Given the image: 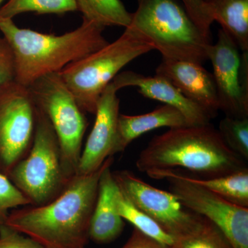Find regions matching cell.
Here are the masks:
<instances>
[{
	"mask_svg": "<svg viewBox=\"0 0 248 248\" xmlns=\"http://www.w3.org/2000/svg\"><path fill=\"white\" fill-rule=\"evenodd\" d=\"M190 125L184 115L175 108L161 106L148 113L140 115H119L117 153L125 148L143 134L163 127L181 128Z\"/></svg>",
	"mask_w": 248,
	"mask_h": 248,
	"instance_id": "obj_16",
	"label": "cell"
},
{
	"mask_svg": "<svg viewBox=\"0 0 248 248\" xmlns=\"http://www.w3.org/2000/svg\"><path fill=\"white\" fill-rule=\"evenodd\" d=\"M109 165L103 171L99 182L98 194L89 226V239L98 244H107L117 239L125 227L115 205L117 188Z\"/></svg>",
	"mask_w": 248,
	"mask_h": 248,
	"instance_id": "obj_15",
	"label": "cell"
},
{
	"mask_svg": "<svg viewBox=\"0 0 248 248\" xmlns=\"http://www.w3.org/2000/svg\"><path fill=\"white\" fill-rule=\"evenodd\" d=\"M184 9L201 31L209 38L210 37V27L213 20L205 6L204 0H181Z\"/></svg>",
	"mask_w": 248,
	"mask_h": 248,
	"instance_id": "obj_25",
	"label": "cell"
},
{
	"mask_svg": "<svg viewBox=\"0 0 248 248\" xmlns=\"http://www.w3.org/2000/svg\"></svg>",
	"mask_w": 248,
	"mask_h": 248,
	"instance_id": "obj_30",
	"label": "cell"
},
{
	"mask_svg": "<svg viewBox=\"0 0 248 248\" xmlns=\"http://www.w3.org/2000/svg\"><path fill=\"white\" fill-rule=\"evenodd\" d=\"M167 179L170 192L186 208L205 217L222 232L233 248H248V208L228 202L211 191L187 181L174 170L148 174Z\"/></svg>",
	"mask_w": 248,
	"mask_h": 248,
	"instance_id": "obj_9",
	"label": "cell"
},
{
	"mask_svg": "<svg viewBox=\"0 0 248 248\" xmlns=\"http://www.w3.org/2000/svg\"><path fill=\"white\" fill-rule=\"evenodd\" d=\"M31 205L30 202L11 180L0 172V224L4 223L10 209Z\"/></svg>",
	"mask_w": 248,
	"mask_h": 248,
	"instance_id": "obj_24",
	"label": "cell"
},
{
	"mask_svg": "<svg viewBox=\"0 0 248 248\" xmlns=\"http://www.w3.org/2000/svg\"><path fill=\"white\" fill-rule=\"evenodd\" d=\"M4 1L5 0H0V6H1V4H2V3L4 2Z\"/></svg>",
	"mask_w": 248,
	"mask_h": 248,
	"instance_id": "obj_29",
	"label": "cell"
},
{
	"mask_svg": "<svg viewBox=\"0 0 248 248\" xmlns=\"http://www.w3.org/2000/svg\"><path fill=\"white\" fill-rule=\"evenodd\" d=\"M174 248H233L222 232L208 219L192 234L176 241Z\"/></svg>",
	"mask_w": 248,
	"mask_h": 248,
	"instance_id": "obj_23",
	"label": "cell"
},
{
	"mask_svg": "<svg viewBox=\"0 0 248 248\" xmlns=\"http://www.w3.org/2000/svg\"><path fill=\"white\" fill-rule=\"evenodd\" d=\"M8 178L32 206L45 205L55 200L71 182L63 170L60 146L53 125L37 107L32 147Z\"/></svg>",
	"mask_w": 248,
	"mask_h": 248,
	"instance_id": "obj_6",
	"label": "cell"
},
{
	"mask_svg": "<svg viewBox=\"0 0 248 248\" xmlns=\"http://www.w3.org/2000/svg\"><path fill=\"white\" fill-rule=\"evenodd\" d=\"M218 133L227 146L244 160L248 159V118L225 117Z\"/></svg>",
	"mask_w": 248,
	"mask_h": 248,
	"instance_id": "obj_22",
	"label": "cell"
},
{
	"mask_svg": "<svg viewBox=\"0 0 248 248\" xmlns=\"http://www.w3.org/2000/svg\"><path fill=\"white\" fill-rule=\"evenodd\" d=\"M124 195L175 241L200 229L207 218L186 208L172 192L147 184L128 170L112 172Z\"/></svg>",
	"mask_w": 248,
	"mask_h": 248,
	"instance_id": "obj_10",
	"label": "cell"
},
{
	"mask_svg": "<svg viewBox=\"0 0 248 248\" xmlns=\"http://www.w3.org/2000/svg\"><path fill=\"white\" fill-rule=\"evenodd\" d=\"M0 248H44L35 240L6 226L0 224Z\"/></svg>",
	"mask_w": 248,
	"mask_h": 248,
	"instance_id": "obj_26",
	"label": "cell"
},
{
	"mask_svg": "<svg viewBox=\"0 0 248 248\" xmlns=\"http://www.w3.org/2000/svg\"><path fill=\"white\" fill-rule=\"evenodd\" d=\"M76 11V0H8L0 6V17L14 19L27 12L62 15Z\"/></svg>",
	"mask_w": 248,
	"mask_h": 248,
	"instance_id": "obj_21",
	"label": "cell"
},
{
	"mask_svg": "<svg viewBox=\"0 0 248 248\" xmlns=\"http://www.w3.org/2000/svg\"><path fill=\"white\" fill-rule=\"evenodd\" d=\"M121 248H172L162 244L134 228L131 236Z\"/></svg>",
	"mask_w": 248,
	"mask_h": 248,
	"instance_id": "obj_28",
	"label": "cell"
},
{
	"mask_svg": "<svg viewBox=\"0 0 248 248\" xmlns=\"http://www.w3.org/2000/svg\"><path fill=\"white\" fill-rule=\"evenodd\" d=\"M156 75L162 76L184 96L206 111L211 118L219 111L213 73L202 64L189 61L162 59Z\"/></svg>",
	"mask_w": 248,
	"mask_h": 248,
	"instance_id": "obj_13",
	"label": "cell"
},
{
	"mask_svg": "<svg viewBox=\"0 0 248 248\" xmlns=\"http://www.w3.org/2000/svg\"><path fill=\"white\" fill-rule=\"evenodd\" d=\"M153 50L149 43L125 29L115 42L67 65L60 74L80 108L94 115L101 94L121 70Z\"/></svg>",
	"mask_w": 248,
	"mask_h": 248,
	"instance_id": "obj_5",
	"label": "cell"
},
{
	"mask_svg": "<svg viewBox=\"0 0 248 248\" xmlns=\"http://www.w3.org/2000/svg\"><path fill=\"white\" fill-rule=\"evenodd\" d=\"M213 22L217 21L242 53L248 52V0H204Z\"/></svg>",
	"mask_w": 248,
	"mask_h": 248,
	"instance_id": "obj_17",
	"label": "cell"
},
{
	"mask_svg": "<svg viewBox=\"0 0 248 248\" xmlns=\"http://www.w3.org/2000/svg\"><path fill=\"white\" fill-rule=\"evenodd\" d=\"M104 29L83 20L74 31L55 35L21 29L13 19L0 17V31L14 54L15 80L27 87L108 45L103 35Z\"/></svg>",
	"mask_w": 248,
	"mask_h": 248,
	"instance_id": "obj_3",
	"label": "cell"
},
{
	"mask_svg": "<svg viewBox=\"0 0 248 248\" xmlns=\"http://www.w3.org/2000/svg\"><path fill=\"white\" fill-rule=\"evenodd\" d=\"M36 112L27 86L15 79L0 85V172L7 177L32 147Z\"/></svg>",
	"mask_w": 248,
	"mask_h": 248,
	"instance_id": "obj_8",
	"label": "cell"
},
{
	"mask_svg": "<svg viewBox=\"0 0 248 248\" xmlns=\"http://www.w3.org/2000/svg\"><path fill=\"white\" fill-rule=\"evenodd\" d=\"M115 205L119 215L124 220L130 222L135 229L162 244L174 248L175 239L164 231L151 217L137 208L124 195L118 186L115 191Z\"/></svg>",
	"mask_w": 248,
	"mask_h": 248,
	"instance_id": "obj_20",
	"label": "cell"
},
{
	"mask_svg": "<svg viewBox=\"0 0 248 248\" xmlns=\"http://www.w3.org/2000/svg\"><path fill=\"white\" fill-rule=\"evenodd\" d=\"M136 166L148 175L183 169L202 176L199 178L219 177L247 168L210 123L170 128L155 136L140 153Z\"/></svg>",
	"mask_w": 248,
	"mask_h": 248,
	"instance_id": "obj_2",
	"label": "cell"
},
{
	"mask_svg": "<svg viewBox=\"0 0 248 248\" xmlns=\"http://www.w3.org/2000/svg\"><path fill=\"white\" fill-rule=\"evenodd\" d=\"M112 82L117 91L129 86L136 87L143 97L175 108L190 125H205L210 124L212 119L206 111L186 98L164 77L145 76L133 71H124L117 74Z\"/></svg>",
	"mask_w": 248,
	"mask_h": 248,
	"instance_id": "obj_14",
	"label": "cell"
},
{
	"mask_svg": "<svg viewBox=\"0 0 248 248\" xmlns=\"http://www.w3.org/2000/svg\"><path fill=\"white\" fill-rule=\"evenodd\" d=\"M117 91L111 82L98 100L95 122L81 153L77 175L95 172L108 158L117 154L120 102Z\"/></svg>",
	"mask_w": 248,
	"mask_h": 248,
	"instance_id": "obj_12",
	"label": "cell"
},
{
	"mask_svg": "<svg viewBox=\"0 0 248 248\" xmlns=\"http://www.w3.org/2000/svg\"><path fill=\"white\" fill-rule=\"evenodd\" d=\"M130 29L157 50L163 58L203 64L208 60L209 38L177 0H137Z\"/></svg>",
	"mask_w": 248,
	"mask_h": 248,
	"instance_id": "obj_4",
	"label": "cell"
},
{
	"mask_svg": "<svg viewBox=\"0 0 248 248\" xmlns=\"http://www.w3.org/2000/svg\"><path fill=\"white\" fill-rule=\"evenodd\" d=\"M77 11L82 14L83 20L107 27L127 28L132 14L121 0H76Z\"/></svg>",
	"mask_w": 248,
	"mask_h": 248,
	"instance_id": "obj_19",
	"label": "cell"
},
{
	"mask_svg": "<svg viewBox=\"0 0 248 248\" xmlns=\"http://www.w3.org/2000/svg\"><path fill=\"white\" fill-rule=\"evenodd\" d=\"M241 50L223 29L208 49L219 110L227 117L248 118V52Z\"/></svg>",
	"mask_w": 248,
	"mask_h": 248,
	"instance_id": "obj_11",
	"label": "cell"
},
{
	"mask_svg": "<svg viewBox=\"0 0 248 248\" xmlns=\"http://www.w3.org/2000/svg\"><path fill=\"white\" fill-rule=\"evenodd\" d=\"M15 77L14 54L4 37L0 35V85L15 79Z\"/></svg>",
	"mask_w": 248,
	"mask_h": 248,
	"instance_id": "obj_27",
	"label": "cell"
},
{
	"mask_svg": "<svg viewBox=\"0 0 248 248\" xmlns=\"http://www.w3.org/2000/svg\"><path fill=\"white\" fill-rule=\"evenodd\" d=\"M183 176L189 182L211 191L235 205L248 208V167L219 177L199 178L184 174Z\"/></svg>",
	"mask_w": 248,
	"mask_h": 248,
	"instance_id": "obj_18",
	"label": "cell"
},
{
	"mask_svg": "<svg viewBox=\"0 0 248 248\" xmlns=\"http://www.w3.org/2000/svg\"><path fill=\"white\" fill-rule=\"evenodd\" d=\"M113 161L110 156L95 172L78 174L58 197L45 205L13 210L5 224L44 248H85L99 179Z\"/></svg>",
	"mask_w": 248,
	"mask_h": 248,
	"instance_id": "obj_1",
	"label": "cell"
},
{
	"mask_svg": "<svg viewBox=\"0 0 248 248\" xmlns=\"http://www.w3.org/2000/svg\"><path fill=\"white\" fill-rule=\"evenodd\" d=\"M36 107L48 117L58 138L66 177L78 174L87 119L60 72L41 77L28 86Z\"/></svg>",
	"mask_w": 248,
	"mask_h": 248,
	"instance_id": "obj_7",
	"label": "cell"
}]
</instances>
